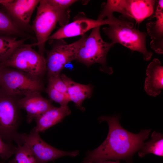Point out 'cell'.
Listing matches in <instances>:
<instances>
[{
    "mask_svg": "<svg viewBox=\"0 0 163 163\" xmlns=\"http://www.w3.org/2000/svg\"><path fill=\"white\" fill-rule=\"evenodd\" d=\"M52 6L58 8L66 9L74 3L77 2L75 0H47Z\"/></svg>",
    "mask_w": 163,
    "mask_h": 163,
    "instance_id": "25",
    "label": "cell"
},
{
    "mask_svg": "<svg viewBox=\"0 0 163 163\" xmlns=\"http://www.w3.org/2000/svg\"><path fill=\"white\" fill-rule=\"evenodd\" d=\"M88 36L85 34L78 40L68 44L62 39L53 41L52 49L47 52L46 60L48 78L60 75L65 66L75 60L78 51Z\"/></svg>",
    "mask_w": 163,
    "mask_h": 163,
    "instance_id": "8",
    "label": "cell"
},
{
    "mask_svg": "<svg viewBox=\"0 0 163 163\" xmlns=\"http://www.w3.org/2000/svg\"><path fill=\"white\" fill-rule=\"evenodd\" d=\"M103 30L114 44L119 43L133 51L141 53L146 61L151 58L152 53L146 48L147 33L133 27L120 24H111L103 28Z\"/></svg>",
    "mask_w": 163,
    "mask_h": 163,
    "instance_id": "7",
    "label": "cell"
},
{
    "mask_svg": "<svg viewBox=\"0 0 163 163\" xmlns=\"http://www.w3.org/2000/svg\"><path fill=\"white\" fill-rule=\"evenodd\" d=\"M15 141L17 143L27 145L37 163H46L65 156L74 157L79 153L78 150L64 151L52 146L41 138L39 133L33 129L28 134L18 133Z\"/></svg>",
    "mask_w": 163,
    "mask_h": 163,
    "instance_id": "9",
    "label": "cell"
},
{
    "mask_svg": "<svg viewBox=\"0 0 163 163\" xmlns=\"http://www.w3.org/2000/svg\"><path fill=\"white\" fill-rule=\"evenodd\" d=\"M38 0H9L2 5L17 25L22 30L30 28V22Z\"/></svg>",
    "mask_w": 163,
    "mask_h": 163,
    "instance_id": "12",
    "label": "cell"
},
{
    "mask_svg": "<svg viewBox=\"0 0 163 163\" xmlns=\"http://www.w3.org/2000/svg\"><path fill=\"white\" fill-rule=\"evenodd\" d=\"M20 108L27 113V121L30 123L38 116L54 106L48 100L43 97L40 92H35L18 99Z\"/></svg>",
    "mask_w": 163,
    "mask_h": 163,
    "instance_id": "13",
    "label": "cell"
},
{
    "mask_svg": "<svg viewBox=\"0 0 163 163\" xmlns=\"http://www.w3.org/2000/svg\"><path fill=\"white\" fill-rule=\"evenodd\" d=\"M120 24L131 26V22L119 19L106 18L103 20L88 18L83 12H80L74 18L73 21L62 27L49 37L47 40L62 39L79 35H83L89 30L104 25Z\"/></svg>",
    "mask_w": 163,
    "mask_h": 163,
    "instance_id": "10",
    "label": "cell"
},
{
    "mask_svg": "<svg viewBox=\"0 0 163 163\" xmlns=\"http://www.w3.org/2000/svg\"><path fill=\"white\" fill-rule=\"evenodd\" d=\"M71 113L68 105L59 107H54L35 119L36 125L33 129L38 133L43 132L61 122Z\"/></svg>",
    "mask_w": 163,
    "mask_h": 163,
    "instance_id": "16",
    "label": "cell"
},
{
    "mask_svg": "<svg viewBox=\"0 0 163 163\" xmlns=\"http://www.w3.org/2000/svg\"></svg>",
    "mask_w": 163,
    "mask_h": 163,
    "instance_id": "28",
    "label": "cell"
},
{
    "mask_svg": "<svg viewBox=\"0 0 163 163\" xmlns=\"http://www.w3.org/2000/svg\"><path fill=\"white\" fill-rule=\"evenodd\" d=\"M146 74L145 90L150 96L155 97L158 95L163 88V67L158 59H154L149 64Z\"/></svg>",
    "mask_w": 163,
    "mask_h": 163,
    "instance_id": "15",
    "label": "cell"
},
{
    "mask_svg": "<svg viewBox=\"0 0 163 163\" xmlns=\"http://www.w3.org/2000/svg\"><path fill=\"white\" fill-rule=\"evenodd\" d=\"M14 158L8 163H37L30 149L25 144L17 143Z\"/></svg>",
    "mask_w": 163,
    "mask_h": 163,
    "instance_id": "21",
    "label": "cell"
},
{
    "mask_svg": "<svg viewBox=\"0 0 163 163\" xmlns=\"http://www.w3.org/2000/svg\"><path fill=\"white\" fill-rule=\"evenodd\" d=\"M0 87L13 97L25 96L43 89L40 78L15 69L0 66Z\"/></svg>",
    "mask_w": 163,
    "mask_h": 163,
    "instance_id": "5",
    "label": "cell"
},
{
    "mask_svg": "<svg viewBox=\"0 0 163 163\" xmlns=\"http://www.w3.org/2000/svg\"><path fill=\"white\" fill-rule=\"evenodd\" d=\"M46 91L50 99L52 101L58 103L60 106H67L70 101L68 95L62 93L48 86Z\"/></svg>",
    "mask_w": 163,
    "mask_h": 163,
    "instance_id": "22",
    "label": "cell"
},
{
    "mask_svg": "<svg viewBox=\"0 0 163 163\" xmlns=\"http://www.w3.org/2000/svg\"><path fill=\"white\" fill-rule=\"evenodd\" d=\"M151 139L143 143L139 151V157H142L146 154L152 153L155 155L163 156V135L160 133L154 131L151 136Z\"/></svg>",
    "mask_w": 163,
    "mask_h": 163,
    "instance_id": "19",
    "label": "cell"
},
{
    "mask_svg": "<svg viewBox=\"0 0 163 163\" xmlns=\"http://www.w3.org/2000/svg\"><path fill=\"white\" fill-rule=\"evenodd\" d=\"M163 0H157L155 11L149 18H155L146 24L148 34L150 37L151 48L156 53H163Z\"/></svg>",
    "mask_w": 163,
    "mask_h": 163,
    "instance_id": "14",
    "label": "cell"
},
{
    "mask_svg": "<svg viewBox=\"0 0 163 163\" xmlns=\"http://www.w3.org/2000/svg\"><path fill=\"white\" fill-rule=\"evenodd\" d=\"M0 35L24 37L25 35L6 12L0 9Z\"/></svg>",
    "mask_w": 163,
    "mask_h": 163,
    "instance_id": "20",
    "label": "cell"
},
{
    "mask_svg": "<svg viewBox=\"0 0 163 163\" xmlns=\"http://www.w3.org/2000/svg\"><path fill=\"white\" fill-rule=\"evenodd\" d=\"M100 27L93 28L81 44L77 52L75 60L87 67L95 63L101 65V70L109 74L113 72L112 69L107 64V56L114 44L111 41H104L100 33Z\"/></svg>",
    "mask_w": 163,
    "mask_h": 163,
    "instance_id": "4",
    "label": "cell"
},
{
    "mask_svg": "<svg viewBox=\"0 0 163 163\" xmlns=\"http://www.w3.org/2000/svg\"><path fill=\"white\" fill-rule=\"evenodd\" d=\"M157 0H108L102 5V9L98 15L101 19L114 18L113 13L118 12L133 19L139 25L145 19L154 14Z\"/></svg>",
    "mask_w": 163,
    "mask_h": 163,
    "instance_id": "3",
    "label": "cell"
},
{
    "mask_svg": "<svg viewBox=\"0 0 163 163\" xmlns=\"http://www.w3.org/2000/svg\"><path fill=\"white\" fill-rule=\"evenodd\" d=\"M0 135V157L3 160H6L14 154L16 147L9 143H6Z\"/></svg>",
    "mask_w": 163,
    "mask_h": 163,
    "instance_id": "23",
    "label": "cell"
},
{
    "mask_svg": "<svg viewBox=\"0 0 163 163\" xmlns=\"http://www.w3.org/2000/svg\"><path fill=\"white\" fill-rule=\"evenodd\" d=\"M48 85L68 95L66 86L61 78L60 75L49 78Z\"/></svg>",
    "mask_w": 163,
    "mask_h": 163,
    "instance_id": "24",
    "label": "cell"
},
{
    "mask_svg": "<svg viewBox=\"0 0 163 163\" xmlns=\"http://www.w3.org/2000/svg\"><path fill=\"white\" fill-rule=\"evenodd\" d=\"M0 89V135L8 141L14 140L19 119L18 100Z\"/></svg>",
    "mask_w": 163,
    "mask_h": 163,
    "instance_id": "11",
    "label": "cell"
},
{
    "mask_svg": "<svg viewBox=\"0 0 163 163\" xmlns=\"http://www.w3.org/2000/svg\"><path fill=\"white\" fill-rule=\"evenodd\" d=\"M60 77L66 85L70 101L74 103L75 106L82 111L85 110L82 106L83 101L91 96L93 88L90 84L85 85L76 83L66 75Z\"/></svg>",
    "mask_w": 163,
    "mask_h": 163,
    "instance_id": "17",
    "label": "cell"
},
{
    "mask_svg": "<svg viewBox=\"0 0 163 163\" xmlns=\"http://www.w3.org/2000/svg\"><path fill=\"white\" fill-rule=\"evenodd\" d=\"M32 28L37 39L38 52L43 56L45 43L57 23L62 27L67 24L69 8L61 9L50 5L47 0H40Z\"/></svg>",
    "mask_w": 163,
    "mask_h": 163,
    "instance_id": "2",
    "label": "cell"
},
{
    "mask_svg": "<svg viewBox=\"0 0 163 163\" xmlns=\"http://www.w3.org/2000/svg\"><path fill=\"white\" fill-rule=\"evenodd\" d=\"M28 38L18 39L14 36L0 35V64L6 60L16 48L24 44Z\"/></svg>",
    "mask_w": 163,
    "mask_h": 163,
    "instance_id": "18",
    "label": "cell"
},
{
    "mask_svg": "<svg viewBox=\"0 0 163 163\" xmlns=\"http://www.w3.org/2000/svg\"><path fill=\"white\" fill-rule=\"evenodd\" d=\"M119 119L118 116H102L99 118L100 122L106 121L108 124L107 136L98 147L88 152L82 163H98L110 160H124L131 163L134 154L148 138L151 129L133 133L122 127Z\"/></svg>",
    "mask_w": 163,
    "mask_h": 163,
    "instance_id": "1",
    "label": "cell"
},
{
    "mask_svg": "<svg viewBox=\"0 0 163 163\" xmlns=\"http://www.w3.org/2000/svg\"><path fill=\"white\" fill-rule=\"evenodd\" d=\"M98 163H120L119 161H101Z\"/></svg>",
    "mask_w": 163,
    "mask_h": 163,
    "instance_id": "26",
    "label": "cell"
},
{
    "mask_svg": "<svg viewBox=\"0 0 163 163\" xmlns=\"http://www.w3.org/2000/svg\"><path fill=\"white\" fill-rule=\"evenodd\" d=\"M34 46L36 43L21 45L0 66L18 69L40 78L46 71V60L43 56L32 48Z\"/></svg>",
    "mask_w": 163,
    "mask_h": 163,
    "instance_id": "6",
    "label": "cell"
},
{
    "mask_svg": "<svg viewBox=\"0 0 163 163\" xmlns=\"http://www.w3.org/2000/svg\"><path fill=\"white\" fill-rule=\"evenodd\" d=\"M0 163H2V162H0Z\"/></svg>",
    "mask_w": 163,
    "mask_h": 163,
    "instance_id": "27",
    "label": "cell"
}]
</instances>
